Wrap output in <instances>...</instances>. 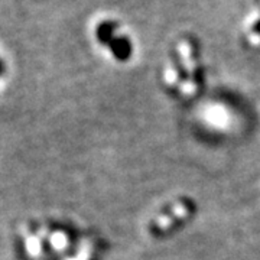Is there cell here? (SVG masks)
Listing matches in <instances>:
<instances>
[{
  "label": "cell",
  "instance_id": "cell-1",
  "mask_svg": "<svg viewBox=\"0 0 260 260\" xmlns=\"http://www.w3.org/2000/svg\"><path fill=\"white\" fill-rule=\"evenodd\" d=\"M205 67L201 44L191 35L177 38L168 48L162 65V81L178 100H192L204 87Z\"/></svg>",
  "mask_w": 260,
  "mask_h": 260
},
{
  "label": "cell",
  "instance_id": "cell-2",
  "mask_svg": "<svg viewBox=\"0 0 260 260\" xmlns=\"http://www.w3.org/2000/svg\"><path fill=\"white\" fill-rule=\"evenodd\" d=\"M91 42L109 62L129 64L136 55V38L130 26L110 12L97 13L88 26Z\"/></svg>",
  "mask_w": 260,
  "mask_h": 260
},
{
  "label": "cell",
  "instance_id": "cell-3",
  "mask_svg": "<svg viewBox=\"0 0 260 260\" xmlns=\"http://www.w3.org/2000/svg\"><path fill=\"white\" fill-rule=\"evenodd\" d=\"M242 42L253 51L260 49V0H250L240 26Z\"/></svg>",
  "mask_w": 260,
  "mask_h": 260
}]
</instances>
